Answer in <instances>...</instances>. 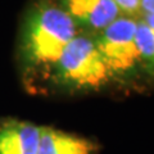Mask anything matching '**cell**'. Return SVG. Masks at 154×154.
I'll return each mask as SVG.
<instances>
[{
    "label": "cell",
    "instance_id": "1",
    "mask_svg": "<svg viewBox=\"0 0 154 154\" xmlns=\"http://www.w3.org/2000/svg\"><path fill=\"white\" fill-rule=\"evenodd\" d=\"M79 32L57 0H37L26 13L19 33L18 57L25 75L46 79Z\"/></svg>",
    "mask_w": 154,
    "mask_h": 154
},
{
    "label": "cell",
    "instance_id": "2",
    "mask_svg": "<svg viewBox=\"0 0 154 154\" xmlns=\"http://www.w3.org/2000/svg\"><path fill=\"white\" fill-rule=\"evenodd\" d=\"M55 89L93 94L118 89L91 33L79 32L64 48L46 77Z\"/></svg>",
    "mask_w": 154,
    "mask_h": 154
},
{
    "label": "cell",
    "instance_id": "3",
    "mask_svg": "<svg viewBox=\"0 0 154 154\" xmlns=\"http://www.w3.org/2000/svg\"><path fill=\"white\" fill-rule=\"evenodd\" d=\"M137 19L122 16L94 35L117 88L135 89L146 84L136 44Z\"/></svg>",
    "mask_w": 154,
    "mask_h": 154
},
{
    "label": "cell",
    "instance_id": "4",
    "mask_svg": "<svg viewBox=\"0 0 154 154\" xmlns=\"http://www.w3.org/2000/svg\"><path fill=\"white\" fill-rule=\"evenodd\" d=\"M80 32L96 35L122 17L114 0H57Z\"/></svg>",
    "mask_w": 154,
    "mask_h": 154
},
{
    "label": "cell",
    "instance_id": "5",
    "mask_svg": "<svg viewBox=\"0 0 154 154\" xmlns=\"http://www.w3.org/2000/svg\"><path fill=\"white\" fill-rule=\"evenodd\" d=\"M41 126L8 119L0 123V154H37Z\"/></svg>",
    "mask_w": 154,
    "mask_h": 154
},
{
    "label": "cell",
    "instance_id": "6",
    "mask_svg": "<svg viewBox=\"0 0 154 154\" xmlns=\"http://www.w3.org/2000/svg\"><path fill=\"white\" fill-rule=\"evenodd\" d=\"M99 149V144L91 139L41 126L37 154H98Z\"/></svg>",
    "mask_w": 154,
    "mask_h": 154
},
{
    "label": "cell",
    "instance_id": "7",
    "mask_svg": "<svg viewBox=\"0 0 154 154\" xmlns=\"http://www.w3.org/2000/svg\"><path fill=\"white\" fill-rule=\"evenodd\" d=\"M136 44L141 58V64L146 84L154 82V28L137 19Z\"/></svg>",
    "mask_w": 154,
    "mask_h": 154
},
{
    "label": "cell",
    "instance_id": "8",
    "mask_svg": "<svg viewBox=\"0 0 154 154\" xmlns=\"http://www.w3.org/2000/svg\"><path fill=\"white\" fill-rule=\"evenodd\" d=\"M119 8L122 16L139 18V11H140V0H114Z\"/></svg>",
    "mask_w": 154,
    "mask_h": 154
},
{
    "label": "cell",
    "instance_id": "9",
    "mask_svg": "<svg viewBox=\"0 0 154 154\" xmlns=\"http://www.w3.org/2000/svg\"><path fill=\"white\" fill-rule=\"evenodd\" d=\"M149 14H154V0H140V11H139V18H143V17H145V16H149Z\"/></svg>",
    "mask_w": 154,
    "mask_h": 154
},
{
    "label": "cell",
    "instance_id": "10",
    "mask_svg": "<svg viewBox=\"0 0 154 154\" xmlns=\"http://www.w3.org/2000/svg\"><path fill=\"white\" fill-rule=\"evenodd\" d=\"M140 21H143L145 25H148L149 27H153L154 28V14H149V16H145L143 18H139Z\"/></svg>",
    "mask_w": 154,
    "mask_h": 154
}]
</instances>
